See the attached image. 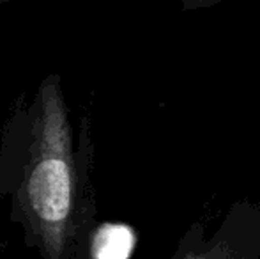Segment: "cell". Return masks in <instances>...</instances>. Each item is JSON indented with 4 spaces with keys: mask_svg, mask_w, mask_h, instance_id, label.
I'll use <instances>...</instances> for the list:
<instances>
[{
    "mask_svg": "<svg viewBox=\"0 0 260 259\" xmlns=\"http://www.w3.org/2000/svg\"><path fill=\"white\" fill-rule=\"evenodd\" d=\"M92 160L89 119L75 142L62 80L50 73L32 100L16 101L0 138V200L9 199L11 222L41 257L85 254L96 225Z\"/></svg>",
    "mask_w": 260,
    "mask_h": 259,
    "instance_id": "6da1fadb",
    "label": "cell"
},
{
    "mask_svg": "<svg viewBox=\"0 0 260 259\" xmlns=\"http://www.w3.org/2000/svg\"><path fill=\"white\" fill-rule=\"evenodd\" d=\"M221 2H225V0H182V9H186V11L202 9V7H211Z\"/></svg>",
    "mask_w": 260,
    "mask_h": 259,
    "instance_id": "3957f363",
    "label": "cell"
},
{
    "mask_svg": "<svg viewBox=\"0 0 260 259\" xmlns=\"http://www.w3.org/2000/svg\"><path fill=\"white\" fill-rule=\"evenodd\" d=\"M9 2H14V0H0V6H2V4H9Z\"/></svg>",
    "mask_w": 260,
    "mask_h": 259,
    "instance_id": "277c9868",
    "label": "cell"
},
{
    "mask_svg": "<svg viewBox=\"0 0 260 259\" xmlns=\"http://www.w3.org/2000/svg\"><path fill=\"white\" fill-rule=\"evenodd\" d=\"M137 236L129 225L105 224L94 225L90 233L87 256L92 259H126L133 254Z\"/></svg>",
    "mask_w": 260,
    "mask_h": 259,
    "instance_id": "7a4b0ae2",
    "label": "cell"
}]
</instances>
